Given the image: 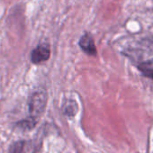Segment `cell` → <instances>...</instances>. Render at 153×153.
<instances>
[{
  "label": "cell",
  "mask_w": 153,
  "mask_h": 153,
  "mask_svg": "<svg viewBox=\"0 0 153 153\" xmlns=\"http://www.w3.org/2000/svg\"><path fill=\"white\" fill-rule=\"evenodd\" d=\"M47 102V96L45 92H34L29 99V113L30 118L37 123L38 119L44 112Z\"/></svg>",
  "instance_id": "obj_1"
},
{
  "label": "cell",
  "mask_w": 153,
  "mask_h": 153,
  "mask_svg": "<svg viewBox=\"0 0 153 153\" xmlns=\"http://www.w3.org/2000/svg\"><path fill=\"white\" fill-rule=\"evenodd\" d=\"M51 56V49L49 44L42 43L38 45L31 54V60L34 64H39L49 59Z\"/></svg>",
  "instance_id": "obj_2"
},
{
  "label": "cell",
  "mask_w": 153,
  "mask_h": 153,
  "mask_svg": "<svg viewBox=\"0 0 153 153\" xmlns=\"http://www.w3.org/2000/svg\"><path fill=\"white\" fill-rule=\"evenodd\" d=\"M24 147H25V141L23 140L16 141L10 146L8 152L9 153H23Z\"/></svg>",
  "instance_id": "obj_5"
},
{
  "label": "cell",
  "mask_w": 153,
  "mask_h": 153,
  "mask_svg": "<svg viewBox=\"0 0 153 153\" xmlns=\"http://www.w3.org/2000/svg\"><path fill=\"white\" fill-rule=\"evenodd\" d=\"M139 69L141 71L142 75L153 79V67L150 63H142L139 65Z\"/></svg>",
  "instance_id": "obj_4"
},
{
  "label": "cell",
  "mask_w": 153,
  "mask_h": 153,
  "mask_svg": "<svg viewBox=\"0 0 153 153\" xmlns=\"http://www.w3.org/2000/svg\"><path fill=\"white\" fill-rule=\"evenodd\" d=\"M79 46L82 51L88 55L95 56L97 54V48L94 42V39L88 33H86L81 36L79 39Z\"/></svg>",
  "instance_id": "obj_3"
},
{
  "label": "cell",
  "mask_w": 153,
  "mask_h": 153,
  "mask_svg": "<svg viewBox=\"0 0 153 153\" xmlns=\"http://www.w3.org/2000/svg\"><path fill=\"white\" fill-rule=\"evenodd\" d=\"M36 124V122L35 121H33V120H32L31 118H29V119H27V120H25V121H23V122H19L18 123V126H20V127H22L23 129H32L33 127H34V125Z\"/></svg>",
  "instance_id": "obj_6"
}]
</instances>
